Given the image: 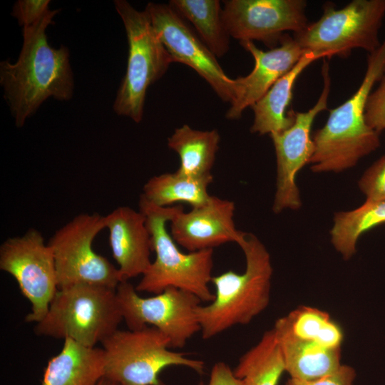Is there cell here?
Wrapping results in <instances>:
<instances>
[{
  "label": "cell",
  "mask_w": 385,
  "mask_h": 385,
  "mask_svg": "<svg viewBox=\"0 0 385 385\" xmlns=\"http://www.w3.org/2000/svg\"><path fill=\"white\" fill-rule=\"evenodd\" d=\"M59 9L51 10L41 20L23 28V46L15 63H0V83L15 124L21 128L48 98L68 101L73 93L69 51L51 47L46 30L53 24Z\"/></svg>",
  "instance_id": "6da1fadb"
},
{
  "label": "cell",
  "mask_w": 385,
  "mask_h": 385,
  "mask_svg": "<svg viewBox=\"0 0 385 385\" xmlns=\"http://www.w3.org/2000/svg\"><path fill=\"white\" fill-rule=\"evenodd\" d=\"M168 4L193 25L199 38L216 57L227 53L230 36L222 21L220 1L170 0Z\"/></svg>",
  "instance_id": "d4e9b609"
},
{
  "label": "cell",
  "mask_w": 385,
  "mask_h": 385,
  "mask_svg": "<svg viewBox=\"0 0 385 385\" xmlns=\"http://www.w3.org/2000/svg\"><path fill=\"white\" fill-rule=\"evenodd\" d=\"M109 244L123 280L143 275L151 260L150 235L140 210L122 206L105 216Z\"/></svg>",
  "instance_id": "e0dca14e"
},
{
  "label": "cell",
  "mask_w": 385,
  "mask_h": 385,
  "mask_svg": "<svg viewBox=\"0 0 385 385\" xmlns=\"http://www.w3.org/2000/svg\"><path fill=\"white\" fill-rule=\"evenodd\" d=\"M238 245L246 259L245 272L230 270L212 277L214 299L196 309L205 339L250 323L270 302L273 269L267 250L255 235L247 232Z\"/></svg>",
  "instance_id": "3957f363"
},
{
  "label": "cell",
  "mask_w": 385,
  "mask_h": 385,
  "mask_svg": "<svg viewBox=\"0 0 385 385\" xmlns=\"http://www.w3.org/2000/svg\"><path fill=\"white\" fill-rule=\"evenodd\" d=\"M0 269L16 279L31 304L25 321L40 322L58 289L53 252L41 234L31 229L6 240L0 247Z\"/></svg>",
  "instance_id": "8fae6325"
},
{
  "label": "cell",
  "mask_w": 385,
  "mask_h": 385,
  "mask_svg": "<svg viewBox=\"0 0 385 385\" xmlns=\"http://www.w3.org/2000/svg\"><path fill=\"white\" fill-rule=\"evenodd\" d=\"M212 175L194 178L178 172L163 173L149 179L141 195L153 205L165 207L185 202L192 207L204 205L210 197L208 186Z\"/></svg>",
  "instance_id": "603a6c76"
},
{
  "label": "cell",
  "mask_w": 385,
  "mask_h": 385,
  "mask_svg": "<svg viewBox=\"0 0 385 385\" xmlns=\"http://www.w3.org/2000/svg\"><path fill=\"white\" fill-rule=\"evenodd\" d=\"M323 11L319 20L294 34L305 51L322 53L326 58H346L354 48L371 53L380 47L379 31L385 16V0H354L339 9L327 3Z\"/></svg>",
  "instance_id": "ba28073f"
},
{
  "label": "cell",
  "mask_w": 385,
  "mask_h": 385,
  "mask_svg": "<svg viewBox=\"0 0 385 385\" xmlns=\"http://www.w3.org/2000/svg\"><path fill=\"white\" fill-rule=\"evenodd\" d=\"M97 385H118L115 383L107 379L105 377H103Z\"/></svg>",
  "instance_id": "1f68e13d"
},
{
  "label": "cell",
  "mask_w": 385,
  "mask_h": 385,
  "mask_svg": "<svg viewBox=\"0 0 385 385\" xmlns=\"http://www.w3.org/2000/svg\"><path fill=\"white\" fill-rule=\"evenodd\" d=\"M235 210L232 201L212 195L204 205L188 212L179 205L170 221V235L189 252L231 242L239 245L245 232L235 227Z\"/></svg>",
  "instance_id": "9a60e30c"
},
{
  "label": "cell",
  "mask_w": 385,
  "mask_h": 385,
  "mask_svg": "<svg viewBox=\"0 0 385 385\" xmlns=\"http://www.w3.org/2000/svg\"><path fill=\"white\" fill-rule=\"evenodd\" d=\"M233 372L243 385L278 384L285 366L273 328L240 358Z\"/></svg>",
  "instance_id": "7402d4cb"
},
{
  "label": "cell",
  "mask_w": 385,
  "mask_h": 385,
  "mask_svg": "<svg viewBox=\"0 0 385 385\" xmlns=\"http://www.w3.org/2000/svg\"><path fill=\"white\" fill-rule=\"evenodd\" d=\"M321 58L326 56L322 53L306 51L294 66L251 106L254 112V120L250 128L252 133L270 135L281 133L293 124L295 112L286 111L292 100L294 82L309 64Z\"/></svg>",
  "instance_id": "ac0fdd59"
},
{
  "label": "cell",
  "mask_w": 385,
  "mask_h": 385,
  "mask_svg": "<svg viewBox=\"0 0 385 385\" xmlns=\"http://www.w3.org/2000/svg\"><path fill=\"white\" fill-rule=\"evenodd\" d=\"M49 0H19L14 6L11 15L23 28L41 20L51 9Z\"/></svg>",
  "instance_id": "f1b7e54d"
},
{
  "label": "cell",
  "mask_w": 385,
  "mask_h": 385,
  "mask_svg": "<svg viewBox=\"0 0 385 385\" xmlns=\"http://www.w3.org/2000/svg\"><path fill=\"white\" fill-rule=\"evenodd\" d=\"M273 328L332 349H341L344 339L342 328L327 312L308 306L299 307L279 318Z\"/></svg>",
  "instance_id": "cb8c5ba5"
},
{
  "label": "cell",
  "mask_w": 385,
  "mask_h": 385,
  "mask_svg": "<svg viewBox=\"0 0 385 385\" xmlns=\"http://www.w3.org/2000/svg\"><path fill=\"white\" fill-rule=\"evenodd\" d=\"M106 228L105 216L80 214L56 231L48 242L58 289L89 284L116 289L123 280L118 267L93 249L96 235Z\"/></svg>",
  "instance_id": "9c48e42d"
},
{
  "label": "cell",
  "mask_w": 385,
  "mask_h": 385,
  "mask_svg": "<svg viewBox=\"0 0 385 385\" xmlns=\"http://www.w3.org/2000/svg\"><path fill=\"white\" fill-rule=\"evenodd\" d=\"M356 371L353 367L342 364L337 371L326 376L311 381L290 378L285 385H354Z\"/></svg>",
  "instance_id": "f546056e"
},
{
  "label": "cell",
  "mask_w": 385,
  "mask_h": 385,
  "mask_svg": "<svg viewBox=\"0 0 385 385\" xmlns=\"http://www.w3.org/2000/svg\"><path fill=\"white\" fill-rule=\"evenodd\" d=\"M122 320L115 289L78 284L58 289L34 330L39 336L95 347L118 329Z\"/></svg>",
  "instance_id": "5b68a950"
},
{
  "label": "cell",
  "mask_w": 385,
  "mask_h": 385,
  "mask_svg": "<svg viewBox=\"0 0 385 385\" xmlns=\"http://www.w3.org/2000/svg\"><path fill=\"white\" fill-rule=\"evenodd\" d=\"M306 6L303 0H227L222 18L233 38L257 40L274 48L285 31L299 33L307 26Z\"/></svg>",
  "instance_id": "5bb4252c"
},
{
  "label": "cell",
  "mask_w": 385,
  "mask_h": 385,
  "mask_svg": "<svg viewBox=\"0 0 385 385\" xmlns=\"http://www.w3.org/2000/svg\"><path fill=\"white\" fill-rule=\"evenodd\" d=\"M220 136L215 129L196 130L187 124L176 128L168 138V146L180 158L179 173L194 178L212 175Z\"/></svg>",
  "instance_id": "44dd1931"
},
{
  "label": "cell",
  "mask_w": 385,
  "mask_h": 385,
  "mask_svg": "<svg viewBox=\"0 0 385 385\" xmlns=\"http://www.w3.org/2000/svg\"><path fill=\"white\" fill-rule=\"evenodd\" d=\"M103 377L118 385H163L159 374L170 366H183L198 373L204 371L200 360L170 349L168 337L157 328L117 329L104 341Z\"/></svg>",
  "instance_id": "8992f818"
},
{
  "label": "cell",
  "mask_w": 385,
  "mask_h": 385,
  "mask_svg": "<svg viewBox=\"0 0 385 385\" xmlns=\"http://www.w3.org/2000/svg\"><path fill=\"white\" fill-rule=\"evenodd\" d=\"M384 76L385 40L369 54L366 71L356 91L331 110L324 126L314 133L309 162L313 172H342L379 147V133L366 123L365 109L373 86Z\"/></svg>",
  "instance_id": "7a4b0ae2"
},
{
  "label": "cell",
  "mask_w": 385,
  "mask_h": 385,
  "mask_svg": "<svg viewBox=\"0 0 385 385\" xmlns=\"http://www.w3.org/2000/svg\"><path fill=\"white\" fill-rule=\"evenodd\" d=\"M200 385H243L242 381L235 376L233 370L225 362H217L212 368L207 384Z\"/></svg>",
  "instance_id": "4dcf8cb0"
},
{
  "label": "cell",
  "mask_w": 385,
  "mask_h": 385,
  "mask_svg": "<svg viewBox=\"0 0 385 385\" xmlns=\"http://www.w3.org/2000/svg\"><path fill=\"white\" fill-rule=\"evenodd\" d=\"M103 375L102 348L65 339L61 350L48 361L41 385H97Z\"/></svg>",
  "instance_id": "d6986e66"
},
{
  "label": "cell",
  "mask_w": 385,
  "mask_h": 385,
  "mask_svg": "<svg viewBox=\"0 0 385 385\" xmlns=\"http://www.w3.org/2000/svg\"><path fill=\"white\" fill-rule=\"evenodd\" d=\"M144 11L173 62L192 68L222 101L231 103L237 91L235 79L227 76L217 57L184 19L169 4L149 2Z\"/></svg>",
  "instance_id": "7c38bea8"
},
{
  "label": "cell",
  "mask_w": 385,
  "mask_h": 385,
  "mask_svg": "<svg viewBox=\"0 0 385 385\" xmlns=\"http://www.w3.org/2000/svg\"><path fill=\"white\" fill-rule=\"evenodd\" d=\"M359 188L367 201L385 199V155L365 171L359 180Z\"/></svg>",
  "instance_id": "4316f807"
},
{
  "label": "cell",
  "mask_w": 385,
  "mask_h": 385,
  "mask_svg": "<svg viewBox=\"0 0 385 385\" xmlns=\"http://www.w3.org/2000/svg\"><path fill=\"white\" fill-rule=\"evenodd\" d=\"M178 207H158L140 195L139 210L145 217L155 257L135 289L156 294L174 287L195 295L201 302H210L214 299L209 287L212 278L213 249L184 253L177 247L168 232L167 223Z\"/></svg>",
  "instance_id": "277c9868"
},
{
  "label": "cell",
  "mask_w": 385,
  "mask_h": 385,
  "mask_svg": "<svg viewBox=\"0 0 385 385\" xmlns=\"http://www.w3.org/2000/svg\"><path fill=\"white\" fill-rule=\"evenodd\" d=\"M329 71V63L324 61L322 67L324 86L316 104L306 112H295L294 121L289 128L270 135L277 158V190L272 206L275 213L301 207L296 176L309 163L314 151L311 128L316 116L327 107L331 87Z\"/></svg>",
  "instance_id": "4fadbf2b"
},
{
  "label": "cell",
  "mask_w": 385,
  "mask_h": 385,
  "mask_svg": "<svg viewBox=\"0 0 385 385\" xmlns=\"http://www.w3.org/2000/svg\"><path fill=\"white\" fill-rule=\"evenodd\" d=\"M273 329L283 356L285 372L291 379L314 380L333 374L342 366L341 349H329Z\"/></svg>",
  "instance_id": "ffe728a7"
},
{
  "label": "cell",
  "mask_w": 385,
  "mask_h": 385,
  "mask_svg": "<svg viewBox=\"0 0 385 385\" xmlns=\"http://www.w3.org/2000/svg\"><path fill=\"white\" fill-rule=\"evenodd\" d=\"M240 44L251 53L255 65L247 76L235 78V97L225 115L230 120L240 118L245 109L257 102L306 52L287 34L283 36L279 46L267 51L260 49L253 41H242Z\"/></svg>",
  "instance_id": "2e32d148"
},
{
  "label": "cell",
  "mask_w": 385,
  "mask_h": 385,
  "mask_svg": "<svg viewBox=\"0 0 385 385\" xmlns=\"http://www.w3.org/2000/svg\"><path fill=\"white\" fill-rule=\"evenodd\" d=\"M385 223V199L367 201L359 207L335 214L330 230L331 242L344 260L356 252L360 236L369 230Z\"/></svg>",
  "instance_id": "484cf974"
},
{
  "label": "cell",
  "mask_w": 385,
  "mask_h": 385,
  "mask_svg": "<svg viewBox=\"0 0 385 385\" xmlns=\"http://www.w3.org/2000/svg\"><path fill=\"white\" fill-rule=\"evenodd\" d=\"M114 5L125 29L128 56L113 110L140 123L148 87L163 77L173 61L145 11H138L125 0H115Z\"/></svg>",
  "instance_id": "52a82bcc"
},
{
  "label": "cell",
  "mask_w": 385,
  "mask_h": 385,
  "mask_svg": "<svg viewBox=\"0 0 385 385\" xmlns=\"http://www.w3.org/2000/svg\"><path fill=\"white\" fill-rule=\"evenodd\" d=\"M123 319L129 329L157 328L169 339L170 348H183L200 327L196 309L200 299L177 288H168L150 297H141L128 280L115 289Z\"/></svg>",
  "instance_id": "30bf717a"
},
{
  "label": "cell",
  "mask_w": 385,
  "mask_h": 385,
  "mask_svg": "<svg viewBox=\"0 0 385 385\" xmlns=\"http://www.w3.org/2000/svg\"><path fill=\"white\" fill-rule=\"evenodd\" d=\"M379 82L369 96L365 109L366 123L378 133L385 130V76Z\"/></svg>",
  "instance_id": "83f0119b"
}]
</instances>
